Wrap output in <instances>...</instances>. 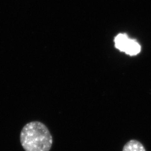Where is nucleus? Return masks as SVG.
I'll return each instance as SVG.
<instances>
[{
    "label": "nucleus",
    "mask_w": 151,
    "mask_h": 151,
    "mask_svg": "<svg viewBox=\"0 0 151 151\" xmlns=\"http://www.w3.org/2000/svg\"><path fill=\"white\" fill-rule=\"evenodd\" d=\"M20 143L25 151H49L53 137L47 127L39 121L28 123L20 133Z\"/></svg>",
    "instance_id": "1"
},
{
    "label": "nucleus",
    "mask_w": 151,
    "mask_h": 151,
    "mask_svg": "<svg viewBox=\"0 0 151 151\" xmlns=\"http://www.w3.org/2000/svg\"><path fill=\"white\" fill-rule=\"evenodd\" d=\"M122 151H146L144 146L139 141L132 139L128 141L123 148Z\"/></svg>",
    "instance_id": "3"
},
{
    "label": "nucleus",
    "mask_w": 151,
    "mask_h": 151,
    "mask_svg": "<svg viewBox=\"0 0 151 151\" xmlns=\"http://www.w3.org/2000/svg\"><path fill=\"white\" fill-rule=\"evenodd\" d=\"M115 47L120 52H124L130 56H135L141 50L139 44L134 40L131 39L125 34H120L114 39Z\"/></svg>",
    "instance_id": "2"
}]
</instances>
